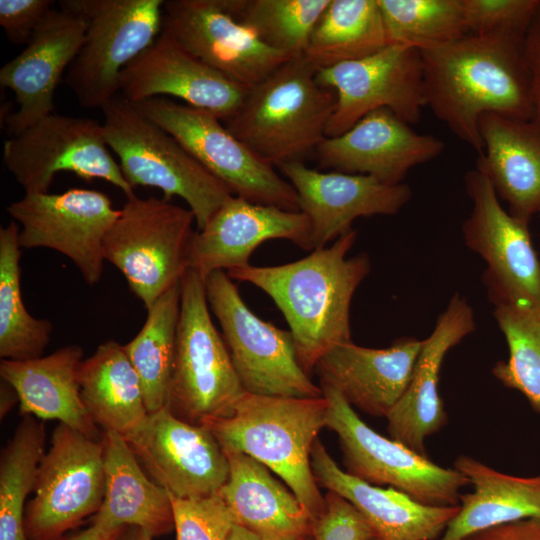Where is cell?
I'll use <instances>...</instances> for the list:
<instances>
[{
  "mask_svg": "<svg viewBox=\"0 0 540 540\" xmlns=\"http://www.w3.org/2000/svg\"><path fill=\"white\" fill-rule=\"evenodd\" d=\"M523 39L467 34L445 45L419 50L425 105L478 155L484 148L479 132L483 115L534 117Z\"/></svg>",
  "mask_w": 540,
  "mask_h": 540,
  "instance_id": "obj_1",
  "label": "cell"
},
{
  "mask_svg": "<svg viewBox=\"0 0 540 540\" xmlns=\"http://www.w3.org/2000/svg\"><path fill=\"white\" fill-rule=\"evenodd\" d=\"M356 238L352 229L331 246L314 249L297 261L226 271L231 279L250 283L271 297L289 325L299 364L308 375L329 349L352 341V298L371 269L366 253L347 257Z\"/></svg>",
  "mask_w": 540,
  "mask_h": 540,
  "instance_id": "obj_2",
  "label": "cell"
},
{
  "mask_svg": "<svg viewBox=\"0 0 540 540\" xmlns=\"http://www.w3.org/2000/svg\"><path fill=\"white\" fill-rule=\"evenodd\" d=\"M324 397L296 398L245 392L230 416L206 425L224 452L249 455L277 474L295 494L311 521L324 511L325 500L311 467V451L325 427Z\"/></svg>",
  "mask_w": 540,
  "mask_h": 540,
  "instance_id": "obj_3",
  "label": "cell"
},
{
  "mask_svg": "<svg viewBox=\"0 0 540 540\" xmlns=\"http://www.w3.org/2000/svg\"><path fill=\"white\" fill-rule=\"evenodd\" d=\"M317 71L305 57L287 61L248 91L225 126L273 166L301 161L326 137L336 105Z\"/></svg>",
  "mask_w": 540,
  "mask_h": 540,
  "instance_id": "obj_4",
  "label": "cell"
},
{
  "mask_svg": "<svg viewBox=\"0 0 540 540\" xmlns=\"http://www.w3.org/2000/svg\"><path fill=\"white\" fill-rule=\"evenodd\" d=\"M106 143L119 158L129 184L161 190L164 199L182 198L201 230L233 196L173 136L142 115L120 94L101 108Z\"/></svg>",
  "mask_w": 540,
  "mask_h": 540,
  "instance_id": "obj_5",
  "label": "cell"
},
{
  "mask_svg": "<svg viewBox=\"0 0 540 540\" xmlns=\"http://www.w3.org/2000/svg\"><path fill=\"white\" fill-rule=\"evenodd\" d=\"M180 315L167 407L202 424L230 416L245 393L224 339L214 326L205 279L188 269L181 279Z\"/></svg>",
  "mask_w": 540,
  "mask_h": 540,
  "instance_id": "obj_6",
  "label": "cell"
},
{
  "mask_svg": "<svg viewBox=\"0 0 540 540\" xmlns=\"http://www.w3.org/2000/svg\"><path fill=\"white\" fill-rule=\"evenodd\" d=\"M195 217L164 198L128 197L104 239V258L146 310L189 269Z\"/></svg>",
  "mask_w": 540,
  "mask_h": 540,
  "instance_id": "obj_7",
  "label": "cell"
},
{
  "mask_svg": "<svg viewBox=\"0 0 540 540\" xmlns=\"http://www.w3.org/2000/svg\"><path fill=\"white\" fill-rule=\"evenodd\" d=\"M163 0H61L86 24L85 41L64 80L80 105L102 108L120 94L123 69L161 33Z\"/></svg>",
  "mask_w": 540,
  "mask_h": 540,
  "instance_id": "obj_8",
  "label": "cell"
},
{
  "mask_svg": "<svg viewBox=\"0 0 540 540\" xmlns=\"http://www.w3.org/2000/svg\"><path fill=\"white\" fill-rule=\"evenodd\" d=\"M173 136L233 195L254 203L300 211L293 186L209 111L166 97L132 103Z\"/></svg>",
  "mask_w": 540,
  "mask_h": 540,
  "instance_id": "obj_9",
  "label": "cell"
},
{
  "mask_svg": "<svg viewBox=\"0 0 540 540\" xmlns=\"http://www.w3.org/2000/svg\"><path fill=\"white\" fill-rule=\"evenodd\" d=\"M321 389L328 401L325 427L338 436L347 473L372 485H388L425 505H460V490L470 484L464 474L380 435L338 391Z\"/></svg>",
  "mask_w": 540,
  "mask_h": 540,
  "instance_id": "obj_10",
  "label": "cell"
},
{
  "mask_svg": "<svg viewBox=\"0 0 540 540\" xmlns=\"http://www.w3.org/2000/svg\"><path fill=\"white\" fill-rule=\"evenodd\" d=\"M210 310L245 392L263 396L317 398L323 396L299 364L290 331L256 316L243 301L226 271L205 278Z\"/></svg>",
  "mask_w": 540,
  "mask_h": 540,
  "instance_id": "obj_11",
  "label": "cell"
},
{
  "mask_svg": "<svg viewBox=\"0 0 540 540\" xmlns=\"http://www.w3.org/2000/svg\"><path fill=\"white\" fill-rule=\"evenodd\" d=\"M3 163L25 194L47 193L54 177L70 172L85 180L101 179L126 197L134 188L106 143L98 121L52 113L3 144Z\"/></svg>",
  "mask_w": 540,
  "mask_h": 540,
  "instance_id": "obj_12",
  "label": "cell"
},
{
  "mask_svg": "<svg viewBox=\"0 0 540 540\" xmlns=\"http://www.w3.org/2000/svg\"><path fill=\"white\" fill-rule=\"evenodd\" d=\"M105 494L104 444L59 423L25 510L28 540H60L95 515Z\"/></svg>",
  "mask_w": 540,
  "mask_h": 540,
  "instance_id": "obj_13",
  "label": "cell"
},
{
  "mask_svg": "<svg viewBox=\"0 0 540 540\" xmlns=\"http://www.w3.org/2000/svg\"><path fill=\"white\" fill-rule=\"evenodd\" d=\"M472 201L463 222L466 246L485 262L482 281L493 306L516 305L540 310V259L529 224L506 211L488 178L476 168L465 174Z\"/></svg>",
  "mask_w": 540,
  "mask_h": 540,
  "instance_id": "obj_14",
  "label": "cell"
},
{
  "mask_svg": "<svg viewBox=\"0 0 540 540\" xmlns=\"http://www.w3.org/2000/svg\"><path fill=\"white\" fill-rule=\"evenodd\" d=\"M6 209L21 224V248L55 250L73 262L89 286L100 281L104 239L120 212L106 194L83 188L25 194Z\"/></svg>",
  "mask_w": 540,
  "mask_h": 540,
  "instance_id": "obj_15",
  "label": "cell"
},
{
  "mask_svg": "<svg viewBox=\"0 0 540 540\" xmlns=\"http://www.w3.org/2000/svg\"><path fill=\"white\" fill-rule=\"evenodd\" d=\"M316 79L336 95L326 137L346 132L378 109L416 124L426 106L421 53L408 46L388 44L367 57L320 69Z\"/></svg>",
  "mask_w": 540,
  "mask_h": 540,
  "instance_id": "obj_16",
  "label": "cell"
},
{
  "mask_svg": "<svg viewBox=\"0 0 540 540\" xmlns=\"http://www.w3.org/2000/svg\"><path fill=\"white\" fill-rule=\"evenodd\" d=\"M162 30L196 58L247 90L291 60L239 22L227 0L165 1Z\"/></svg>",
  "mask_w": 540,
  "mask_h": 540,
  "instance_id": "obj_17",
  "label": "cell"
},
{
  "mask_svg": "<svg viewBox=\"0 0 540 540\" xmlns=\"http://www.w3.org/2000/svg\"><path fill=\"white\" fill-rule=\"evenodd\" d=\"M119 86L120 95L131 103L173 96L224 122L239 111L249 91L196 58L164 30L123 69Z\"/></svg>",
  "mask_w": 540,
  "mask_h": 540,
  "instance_id": "obj_18",
  "label": "cell"
},
{
  "mask_svg": "<svg viewBox=\"0 0 540 540\" xmlns=\"http://www.w3.org/2000/svg\"><path fill=\"white\" fill-rule=\"evenodd\" d=\"M278 168L295 189L299 210L310 221L313 250L351 231L359 217L397 214L412 197L404 183L389 185L367 175L321 172L301 161Z\"/></svg>",
  "mask_w": 540,
  "mask_h": 540,
  "instance_id": "obj_19",
  "label": "cell"
},
{
  "mask_svg": "<svg viewBox=\"0 0 540 540\" xmlns=\"http://www.w3.org/2000/svg\"><path fill=\"white\" fill-rule=\"evenodd\" d=\"M131 447L157 483L177 498L217 494L228 479L227 456L209 428L180 419L167 406L150 413Z\"/></svg>",
  "mask_w": 540,
  "mask_h": 540,
  "instance_id": "obj_20",
  "label": "cell"
},
{
  "mask_svg": "<svg viewBox=\"0 0 540 540\" xmlns=\"http://www.w3.org/2000/svg\"><path fill=\"white\" fill-rule=\"evenodd\" d=\"M86 24L76 14L51 9L20 54L0 69V85L11 90L17 109L6 117L15 136L53 113L57 85L85 41Z\"/></svg>",
  "mask_w": 540,
  "mask_h": 540,
  "instance_id": "obj_21",
  "label": "cell"
},
{
  "mask_svg": "<svg viewBox=\"0 0 540 540\" xmlns=\"http://www.w3.org/2000/svg\"><path fill=\"white\" fill-rule=\"evenodd\" d=\"M443 150L439 138L419 134L389 109H378L346 132L325 137L315 152L323 168L398 185L410 169L435 159Z\"/></svg>",
  "mask_w": 540,
  "mask_h": 540,
  "instance_id": "obj_22",
  "label": "cell"
},
{
  "mask_svg": "<svg viewBox=\"0 0 540 540\" xmlns=\"http://www.w3.org/2000/svg\"><path fill=\"white\" fill-rule=\"evenodd\" d=\"M271 239H285L313 250L310 221L304 213L233 195L195 232L189 268L205 279L215 271L248 265L254 250Z\"/></svg>",
  "mask_w": 540,
  "mask_h": 540,
  "instance_id": "obj_23",
  "label": "cell"
},
{
  "mask_svg": "<svg viewBox=\"0 0 540 540\" xmlns=\"http://www.w3.org/2000/svg\"><path fill=\"white\" fill-rule=\"evenodd\" d=\"M475 325L472 307L464 296L455 293L423 340L409 385L386 417L390 438L427 456V437L448 422L439 392L442 363L453 347L474 332Z\"/></svg>",
  "mask_w": 540,
  "mask_h": 540,
  "instance_id": "obj_24",
  "label": "cell"
},
{
  "mask_svg": "<svg viewBox=\"0 0 540 540\" xmlns=\"http://www.w3.org/2000/svg\"><path fill=\"white\" fill-rule=\"evenodd\" d=\"M422 342L402 337L382 349L352 341L337 344L318 360L314 371L320 387L335 389L364 413L387 417L409 385Z\"/></svg>",
  "mask_w": 540,
  "mask_h": 540,
  "instance_id": "obj_25",
  "label": "cell"
},
{
  "mask_svg": "<svg viewBox=\"0 0 540 540\" xmlns=\"http://www.w3.org/2000/svg\"><path fill=\"white\" fill-rule=\"evenodd\" d=\"M311 467L319 486L350 501L378 540H437L460 509L429 506L392 487L369 484L342 470L318 439Z\"/></svg>",
  "mask_w": 540,
  "mask_h": 540,
  "instance_id": "obj_26",
  "label": "cell"
},
{
  "mask_svg": "<svg viewBox=\"0 0 540 540\" xmlns=\"http://www.w3.org/2000/svg\"><path fill=\"white\" fill-rule=\"evenodd\" d=\"M479 132L484 148L475 168L507 203L508 212L529 224L540 213V122L485 114Z\"/></svg>",
  "mask_w": 540,
  "mask_h": 540,
  "instance_id": "obj_27",
  "label": "cell"
},
{
  "mask_svg": "<svg viewBox=\"0 0 540 540\" xmlns=\"http://www.w3.org/2000/svg\"><path fill=\"white\" fill-rule=\"evenodd\" d=\"M229 475L218 494L235 524L260 540H302L311 519L295 494L259 461L241 452H225Z\"/></svg>",
  "mask_w": 540,
  "mask_h": 540,
  "instance_id": "obj_28",
  "label": "cell"
},
{
  "mask_svg": "<svg viewBox=\"0 0 540 540\" xmlns=\"http://www.w3.org/2000/svg\"><path fill=\"white\" fill-rule=\"evenodd\" d=\"M83 350L67 345L30 360L1 359L0 376L16 391L22 416L58 420L86 436L101 440L80 395L78 369Z\"/></svg>",
  "mask_w": 540,
  "mask_h": 540,
  "instance_id": "obj_29",
  "label": "cell"
},
{
  "mask_svg": "<svg viewBox=\"0 0 540 540\" xmlns=\"http://www.w3.org/2000/svg\"><path fill=\"white\" fill-rule=\"evenodd\" d=\"M105 494L93 522L107 528L138 527L152 537L174 529L169 492L148 479L137 455L119 434L103 432Z\"/></svg>",
  "mask_w": 540,
  "mask_h": 540,
  "instance_id": "obj_30",
  "label": "cell"
},
{
  "mask_svg": "<svg viewBox=\"0 0 540 540\" xmlns=\"http://www.w3.org/2000/svg\"><path fill=\"white\" fill-rule=\"evenodd\" d=\"M80 395L87 412L104 431L122 436L130 446L143 435L150 413L142 385L123 345L108 340L78 369Z\"/></svg>",
  "mask_w": 540,
  "mask_h": 540,
  "instance_id": "obj_31",
  "label": "cell"
},
{
  "mask_svg": "<svg viewBox=\"0 0 540 540\" xmlns=\"http://www.w3.org/2000/svg\"><path fill=\"white\" fill-rule=\"evenodd\" d=\"M454 468L469 479L473 491L461 494L458 513L437 540H467L493 526L540 519V474H505L467 455H460Z\"/></svg>",
  "mask_w": 540,
  "mask_h": 540,
  "instance_id": "obj_32",
  "label": "cell"
},
{
  "mask_svg": "<svg viewBox=\"0 0 540 540\" xmlns=\"http://www.w3.org/2000/svg\"><path fill=\"white\" fill-rule=\"evenodd\" d=\"M387 45L377 0H330L304 57L320 70L367 57Z\"/></svg>",
  "mask_w": 540,
  "mask_h": 540,
  "instance_id": "obj_33",
  "label": "cell"
},
{
  "mask_svg": "<svg viewBox=\"0 0 540 540\" xmlns=\"http://www.w3.org/2000/svg\"><path fill=\"white\" fill-rule=\"evenodd\" d=\"M180 282L156 300L147 310L141 330L123 345L140 379L149 413L168 403L180 315Z\"/></svg>",
  "mask_w": 540,
  "mask_h": 540,
  "instance_id": "obj_34",
  "label": "cell"
},
{
  "mask_svg": "<svg viewBox=\"0 0 540 540\" xmlns=\"http://www.w3.org/2000/svg\"><path fill=\"white\" fill-rule=\"evenodd\" d=\"M18 237L14 220L0 228V357L30 360L43 356L53 326L33 317L24 305Z\"/></svg>",
  "mask_w": 540,
  "mask_h": 540,
  "instance_id": "obj_35",
  "label": "cell"
},
{
  "mask_svg": "<svg viewBox=\"0 0 540 540\" xmlns=\"http://www.w3.org/2000/svg\"><path fill=\"white\" fill-rule=\"evenodd\" d=\"M44 455V425L34 416H22L0 457V540H28L25 503Z\"/></svg>",
  "mask_w": 540,
  "mask_h": 540,
  "instance_id": "obj_36",
  "label": "cell"
},
{
  "mask_svg": "<svg viewBox=\"0 0 540 540\" xmlns=\"http://www.w3.org/2000/svg\"><path fill=\"white\" fill-rule=\"evenodd\" d=\"M330 0H227L233 16L263 43L290 59L304 57Z\"/></svg>",
  "mask_w": 540,
  "mask_h": 540,
  "instance_id": "obj_37",
  "label": "cell"
},
{
  "mask_svg": "<svg viewBox=\"0 0 540 540\" xmlns=\"http://www.w3.org/2000/svg\"><path fill=\"white\" fill-rule=\"evenodd\" d=\"M388 44L418 50L445 45L468 34L462 0H377Z\"/></svg>",
  "mask_w": 540,
  "mask_h": 540,
  "instance_id": "obj_38",
  "label": "cell"
},
{
  "mask_svg": "<svg viewBox=\"0 0 540 540\" xmlns=\"http://www.w3.org/2000/svg\"><path fill=\"white\" fill-rule=\"evenodd\" d=\"M494 318L505 337L509 356L492 374L505 387L521 392L540 414V310L516 305L494 307Z\"/></svg>",
  "mask_w": 540,
  "mask_h": 540,
  "instance_id": "obj_39",
  "label": "cell"
},
{
  "mask_svg": "<svg viewBox=\"0 0 540 540\" xmlns=\"http://www.w3.org/2000/svg\"><path fill=\"white\" fill-rule=\"evenodd\" d=\"M540 0H462L468 34L524 38Z\"/></svg>",
  "mask_w": 540,
  "mask_h": 540,
  "instance_id": "obj_40",
  "label": "cell"
},
{
  "mask_svg": "<svg viewBox=\"0 0 540 540\" xmlns=\"http://www.w3.org/2000/svg\"><path fill=\"white\" fill-rule=\"evenodd\" d=\"M170 497L176 540L229 539L236 524L218 493L199 499Z\"/></svg>",
  "mask_w": 540,
  "mask_h": 540,
  "instance_id": "obj_41",
  "label": "cell"
},
{
  "mask_svg": "<svg viewBox=\"0 0 540 540\" xmlns=\"http://www.w3.org/2000/svg\"><path fill=\"white\" fill-rule=\"evenodd\" d=\"M320 516L311 521L313 540H371L375 533L363 515L346 498L328 491Z\"/></svg>",
  "mask_w": 540,
  "mask_h": 540,
  "instance_id": "obj_42",
  "label": "cell"
},
{
  "mask_svg": "<svg viewBox=\"0 0 540 540\" xmlns=\"http://www.w3.org/2000/svg\"><path fill=\"white\" fill-rule=\"evenodd\" d=\"M52 5L50 0H0V25L8 40L27 45Z\"/></svg>",
  "mask_w": 540,
  "mask_h": 540,
  "instance_id": "obj_43",
  "label": "cell"
},
{
  "mask_svg": "<svg viewBox=\"0 0 540 540\" xmlns=\"http://www.w3.org/2000/svg\"><path fill=\"white\" fill-rule=\"evenodd\" d=\"M523 53L531 82L533 119L540 122V3L524 36Z\"/></svg>",
  "mask_w": 540,
  "mask_h": 540,
  "instance_id": "obj_44",
  "label": "cell"
},
{
  "mask_svg": "<svg viewBox=\"0 0 540 540\" xmlns=\"http://www.w3.org/2000/svg\"><path fill=\"white\" fill-rule=\"evenodd\" d=\"M467 540H540V519L527 518L493 526L474 533Z\"/></svg>",
  "mask_w": 540,
  "mask_h": 540,
  "instance_id": "obj_45",
  "label": "cell"
},
{
  "mask_svg": "<svg viewBox=\"0 0 540 540\" xmlns=\"http://www.w3.org/2000/svg\"><path fill=\"white\" fill-rule=\"evenodd\" d=\"M124 528H107L92 522L91 526L67 540H116Z\"/></svg>",
  "mask_w": 540,
  "mask_h": 540,
  "instance_id": "obj_46",
  "label": "cell"
},
{
  "mask_svg": "<svg viewBox=\"0 0 540 540\" xmlns=\"http://www.w3.org/2000/svg\"><path fill=\"white\" fill-rule=\"evenodd\" d=\"M19 398L14 388L6 381L1 382V417L5 416L8 410Z\"/></svg>",
  "mask_w": 540,
  "mask_h": 540,
  "instance_id": "obj_47",
  "label": "cell"
},
{
  "mask_svg": "<svg viewBox=\"0 0 540 540\" xmlns=\"http://www.w3.org/2000/svg\"><path fill=\"white\" fill-rule=\"evenodd\" d=\"M152 536L138 527H125L116 540H152Z\"/></svg>",
  "mask_w": 540,
  "mask_h": 540,
  "instance_id": "obj_48",
  "label": "cell"
},
{
  "mask_svg": "<svg viewBox=\"0 0 540 540\" xmlns=\"http://www.w3.org/2000/svg\"><path fill=\"white\" fill-rule=\"evenodd\" d=\"M228 540H260L248 530L235 525Z\"/></svg>",
  "mask_w": 540,
  "mask_h": 540,
  "instance_id": "obj_49",
  "label": "cell"
},
{
  "mask_svg": "<svg viewBox=\"0 0 540 540\" xmlns=\"http://www.w3.org/2000/svg\"><path fill=\"white\" fill-rule=\"evenodd\" d=\"M302 540H313V539H312V537H311V535H310V536H308V537H306V538H304V539H302Z\"/></svg>",
  "mask_w": 540,
  "mask_h": 540,
  "instance_id": "obj_50",
  "label": "cell"
},
{
  "mask_svg": "<svg viewBox=\"0 0 540 540\" xmlns=\"http://www.w3.org/2000/svg\"><path fill=\"white\" fill-rule=\"evenodd\" d=\"M371 540H378V539L375 537V538H373V539H371Z\"/></svg>",
  "mask_w": 540,
  "mask_h": 540,
  "instance_id": "obj_51",
  "label": "cell"
},
{
  "mask_svg": "<svg viewBox=\"0 0 540 540\" xmlns=\"http://www.w3.org/2000/svg\"><path fill=\"white\" fill-rule=\"evenodd\" d=\"M539 215H540V213H539Z\"/></svg>",
  "mask_w": 540,
  "mask_h": 540,
  "instance_id": "obj_52",
  "label": "cell"
}]
</instances>
